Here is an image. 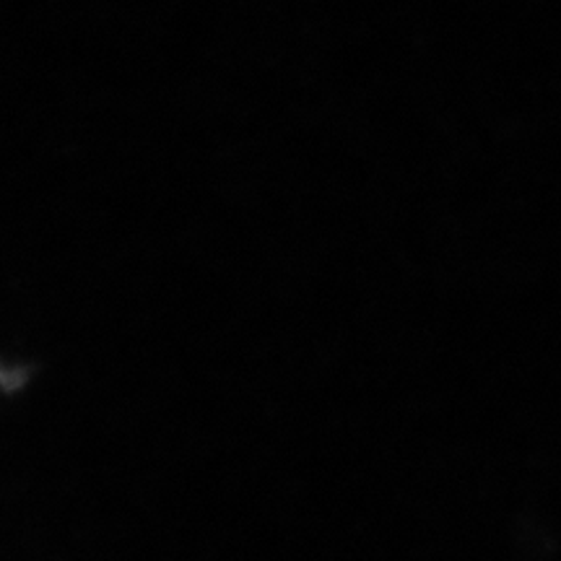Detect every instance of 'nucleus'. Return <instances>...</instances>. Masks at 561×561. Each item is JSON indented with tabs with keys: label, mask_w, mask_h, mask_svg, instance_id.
<instances>
[]
</instances>
